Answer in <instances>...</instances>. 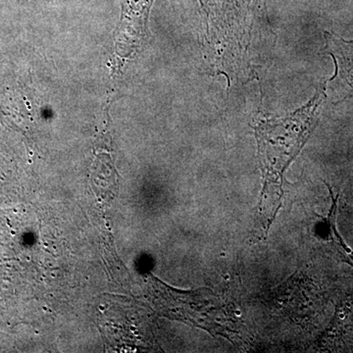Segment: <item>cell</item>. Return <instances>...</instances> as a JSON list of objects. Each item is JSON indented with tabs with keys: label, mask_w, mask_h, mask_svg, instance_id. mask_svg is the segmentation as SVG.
<instances>
[{
	"label": "cell",
	"mask_w": 353,
	"mask_h": 353,
	"mask_svg": "<svg viewBox=\"0 0 353 353\" xmlns=\"http://www.w3.org/2000/svg\"><path fill=\"white\" fill-rule=\"evenodd\" d=\"M326 87L327 82L321 83L313 99L289 117L267 120L255 128L264 182L253 227L254 240L267 238L282 208L285 172L317 126L319 111L326 99Z\"/></svg>",
	"instance_id": "6da1fadb"
},
{
	"label": "cell",
	"mask_w": 353,
	"mask_h": 353,
	"mask_svg": "<svg viewBox=\"0 0 353 353\" xmlns=\"http://www.w3.org/2000/svg\"><path fill=\"white\" fill-rule=\"evenodd\" d=\"M148 285L160 315L194 325L232 341L240 339L226 304L210 290L183 292L169 287L152 275L148 276Z\"/></svg>",
	"instance_id": "7a4b0ae2"
},
{
	"label": "cell",
	"mask_w": 353,
	"mask_h": 353,
	"mask_svg": "<svg viewBox=\"0 0 353 353\" xmlns=\"http://www.w3.org/2000/svg\"><path fill=\"white\" fill-rule=\"evenodd\" d=\"M325 52L334 59L336 73L333 78L340 81L343 94L338 102L353 99V41H347L332 32H325Z\"/></svg>",
	"instance_id": "3957f363"
},
{
	"label": "cell",
	"mask_w": 353,
	"mask_h": 353,
	"mask_svg": "<svg viewBox=\"0 0 353 353\" xmlns=\"http://www.w3.org/2000/svg\"><path fill=\"white\" fill-rule=\"evenodd\" d=\"M339 194L334 196L331 194L332 205L330 208L328 215L323 219V236L325 241L329 248L336 253V256L350 265L353 269V250L347 243L343 240V236L339 233L338 227H336V215H338L339 208Z\"/></svg>",
	"instance_id": "277c9868"
}]
</instances>
